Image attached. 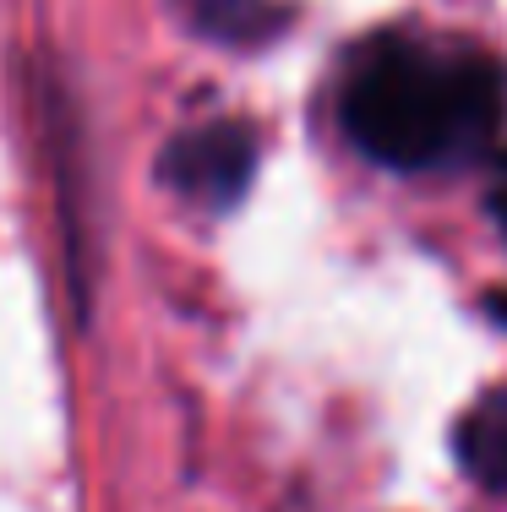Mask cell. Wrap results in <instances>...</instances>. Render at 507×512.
Instances as JSON below:
<instances>
[{
	"instance_id": "7a4b0ae2",
	"label": "cell",
	"mask_w": 507,
	"mask_h": 512,
	"mask_svg": "<svg viewBox=\"0 0 507 512\" xmlns=\"http://www.w3.org/2000/svg\"><path fill=\"white\" fill-rule=\"evenodd\" d=\"M159 180L175 197L229 213L257 180V137L235 120H213V126L180 131L159 158Z\"/></svg>"
},
{
	"instance_id": "5b68a950",
	"label": "cell",
	"mask_w": 507,
	"mask_h": 512,
	"mask_svg": "<svg viewBox=\"0 0 507 512\" xmlns=\"http://www.w3.org/2000/svg\"><path fill=\"white\" fill-rule=\"evenodd\" d=\"M491 213H497V218H502V229H507V180H502L497 191H491Z\"/></svg>"
},
{
	"instance_id": "277c9868",
	"label": "cell",
	"mask_w": 507,
	"mask_h": 512,
	"mask_svg": "<svg viewBox=\"0 0 507 512\" xmlns=\"http://www.w3.org/2000/svg\"><path fill=\"white\" fill-rule=\"evenodd\" d=\"M197 22L224 44H251L279 28V11L268 0H197Z\"/></svg>"
},
{
	"instance_id": "8992f818",
	"label": "cell",
	"mask_w": 507,
	"mask_h": 512,
	"mask_svg": "<svg viewBox=\"0 0 507 512\" xmlns=\"http://www.w3.org/2000/svg\"><path fill=\"white\" fill-rule=\"evenodd\" d=\"M486 306H491V316H497V322L507 327V289H502V295H491V300H486Z\"/></svg>"
},
{
	"instance_id": "3957f363",
	"label": "cell",
	"mask_w": 507,
	"mask_h": 512,
	"mask_svg": "<svg viewBox=\"0 0 507 512\" xmlns=\"http://www.w3.org/2000/svg\"><path fill=\"white\" fill-rule=\"evenodd\" d=\"M458 463L469 469V480L486 491H507V387L486 393L475 409L458 420Z\"/></svg>"
},
{
	"instance_id": "6da1fadb",
	"label": "cell",
	"mask_w": 507,
	"mask_h": 512,
	"mask_svg": "<svg viewBox=\"0 0 507 512\" xmlns=\"http://www.w3.org/2000/svg\"><path fill=\"white\" fill-rule=\"evenodd\" d=\"M344 131L382 169L475 158L507 115V71L475 50L377 39L344 82Z\"/></svg>"
}]
</instances>
